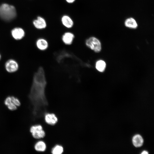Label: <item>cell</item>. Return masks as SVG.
<instances>
[{"mask_svg":"<svg viewBox=\"0 0 154 154\" xmlns=\"http://www.w3.org/2000/svg\"><path fill=\"white\" fill-rule=\"evenodd\" d=\"M47 82L43 68L40 66L34 74L29 98L33 106L35 117H42L46 111L48 103L45 94Z\"/></svg>","mask_w":154,"mask_h":154,"instance_id":"6da1fadb","label":"cell"},{"mask_svg":"<svg viewBox=\"0 0 154 154\" xmlns=\"http://www.w3.org/2000/svg\"><path fill=\"white\" fill-rule=\"evenodd\" d=\"M16 15V10L13 5L3 3L0 5V17L5 21H10Z\"/></svg>","mask_w":154,"mask_h":154,"instance_id":"7a4b0ae2","label":"cell"},{"mask_svg":"<svg viewBox=\"0 0 154 154\" xmlns=\"http://www.w3.org/2000/svg\"><path fill=\"white\" fill-rule=\"evenodd\" d=\"M87 46L96 52H99L101 50V44L100 41L96 38L91 37L85 41Z\"/></svg>","mask_w":154,"mask_h":154,"instance_id":"3957f363","label":"cell"},{"mask_svg":"<svg viewBox=\"0 0 154 154\" xmlns=\"http://www.w3.org/2000/svg\"><path fill=\"white\" fill-rule=\"evenodd\" d=\"M30 131L33 137L36 139L43 138L45 136V132L40 125H36L31 126L30 128Z\"/></svg>","mask_w":154,"mask_h":154,"instance_id":"277c9868","label":"cell"},{"mask_svg":"<svg viewBox=\"0 0 154 154\" xmlns=\"http://www.w3.org/2000/svg\"><path fill=\"white\" fill-rule=\"evenodd\" d=\"M5 67L7 72L13 73L18 70L19 68V65L16 60L13 59H10L6 62Z\"/></svg>","mask_w":154,"mask_h":154,"instance_id":"5b68a950","label":"cell"},{"mask_svg":"<svg viewBox=\"0 0 154 154\" xmlns=\"http://www.w3.org/2000/svg\"><path fill=\"white\" fill-rule=\"evenodd\" d=\"M11 34L15 39L19 40H21L24 37L25 32L22 28L16 27L12 30L11 31Z\"/></svg>","mask_w":154,"mask_h":154,"instance_id":"8992f818","label":"cell"},{"mask_svg":"<svg viewBox=\"0 0 154 154\" xmlns=\"http://www.w3.org/2000/svg\"><path fill=\"white\" fill-rule=\"evenodd\" d=\"M35 27L39 29H45L47 27V23L45 20L41 16H38L33 22Z\"/></svg>","mask_w":154,"mask_h":154,"instance_id":"52a82bcc","label":"cell"},{"mask_svg":"<svg viewBox=\"0 0 154 154\" xmlns=\"http://www.w3.org/2000/svg\"><path fill=\"white\" fill-rule=\"evenodd\" d=\"M74 38L75 36L73 33L70 32H67L62 35V40L65 44L70 45L72 43Z\"/></svg>","mask_w":154,"mask_h":154,"instance_id":"ba28073f","label":"cell"},{"mask_svg":"<svg viewBox=\"0 0 154 154\" xmlns=\"http://www.w3.org/2000/svg\"><path fill=\"white\" fill-rule=\"evenodd\" d=\"M61 21L62 25L67 28H71L74 26L73 21L71 18L68 15H63L61 17Z\"/></svg>","mask_w":154,"mask_h":154,"instance_id":"9c48e42d","label":"cell"},{"mask_svg":"<svg viewBox=\"0 0 154 154\" xmlns=\"http://www.w3.org/2000/svg\"><path fill=\"white\" fill-rule=\"evenodd\" d=\"M36 44L37 48L41 51L46 50L48 46V44L47 40L42 38L38 39L36 42Z\"/></svg>","mask_w":154,"mask_h":154,"instance_id":"30bf717a","label":"cell"},{"mask_svg":"<svg viewBox=\"0 0 154 154\" xmlns=\"http://www.w3.org/2000/svg\"><path fill=\"white\" fill-rule=\"evenodd\" d=\"M45 120L48 124L54 125L58 121V119L55 115L53 113H47L45 116Z\"/></svg>","mask_w":154,"mask_h":154,"instance_id":"8fae6325","label":"cell"},{"mask_svg":"<svg viewBox=\"0 0 154 154\" xmlns=\"http://www.w3.org/2000/svg\"><path fill=\"white\" fill-rule=\"evenodd\" d=\"M132 141L133 145L135 147H139L143 145V140L141 135L136 134L133 137Z\"/></svg>","mask_w":154,"mask_h":154,"instance_id":"7c38bea8","label":"cell"},{"mask_svg":"<svg viewBox=\"0 0 154 154\" xmlns=\"http://www.w3.org/2000/svg\"><path fill=\"white\" fill-rule=\"evenodd\" d=\"M124 24L126 27L131 29H135L138 26L135 20L131 17L126 19Z\"/></svg>","mask_w":154,"mask_h":154,"instance_id":"4fadbf2b","label":"cell"},{"mask_svg":"<svg viewBox=\"0 0 154 154\" xmlns=\"http://www.w3.org/2000/svg\"><path fill=\"white\" fill-rule=\"evenodd\" d=\"M35 150L38 151H44L46 149V146L43 141H40L37 142L34 146Z\"/></svg>","mask_w":154,"mask_h":154,"instance_id":"5bb4252c","label":"cell"},{"mask_svg":"<svg viewBox=\"0 0 154 154\" xmlns=\"http://www.w3.org/2000/svg\"><path fill=\"white\" fill-rule=\"evenodd\" d=\"M106 66L105 62L102 60H99L96 63L95 67L96 69L100 72H103L104 71Z\"/></svg>","mask_w":154,"mask_h":154,"instance_id":"9a60e30c","label":"cell"},{"mask_svg":"<svg viewBox=\"0 0 154 154\" xmlns=\"http://www.w3.org/2000/svg\"><path fill=\"white\" fill-rule=\"evenodd\" d=\"M63 151V147L59 145H56L53 147L51 151V152L53 154H61Z\"/></svg>","mask_w":154,"mask_h":154,"instance_id":"2e32d148","label":"cell"},{"mask_svg":"<svg viewBox=\"0 0 154 154\" xmlns=\"http://www.w3.org/2000/svg\"><path fill=\"white\" fill-rule=\"evenodd\" d=\"M12 103L17 107L21 105V103L19 100L17 98L12 96H11Z\"/></svg>","mask_w":154,"mask_h":154,"instance_id":"e0dca14e","label":"cell"},{"mask_svg":"<svg viewBox=\"0 0 154 154\" xmlns=\"http://www.w3.org/2000/svg\"><path fill=\"white\" fill-rule=\"evenodd\" d=\"M12 102L11 96L7 97L4 101V104L7 106L9 105Z\"/></svg>","mask_w":154,"mask_h":154,"instance_id":"ac0fdd59","label":"cell"},{"mask_svg":"<svg viewBox=\"0 0 154 154\" xmlns=\"http://www.w3.org/2000/svg\"><path fill=\"white\" fill-rule=\"evenodd\" d=\"M7 106L9 109L11 111L15 110L17 108V106L12 102Z\"/></svg>","mask_w":154,"mask_h":154,"instance_id":"d6986e66","label":"cell"},{"mask_svg":"<svg viewBox=\"0 0 154 154\" xmlns=\"http://www.w3.org/2000/svg\"><path fill=\"white\" fill-rule=\"evenodd\" d=\"M66 2L69 4L73 3L76 0H65Z\"/></svg>","mask_w":154,"mask_h":154,"instance_id":"ffe728a7","label":"cell"},{"mask_svg":"<svg viewBox=\"0 0 154 154\" xmlns=\"http://www.w3.org/2000/svg\"><path fill=\"white\" fill-rule=\"evenodd\" d=\"M141 153L142 154H148V153L147 151L144 150Z\"/></svg>","mask_w":154,"mask_h":154,"instance_id":"44dd1931","label":"cell"},{"mask_svg":"<svg viewBox=\"0 0 154 154\" xmlns=\"http://www.w3.org/2000/svg\"><path fill=\"white\" fill-rule=\"evenodd\" d=\"M1 54L0 53V60L1 59Z\"/></svg>","mask_w":154,"mask_h":154,"instance_id":"7402d4cb","label":"cell"}]
</instances>
